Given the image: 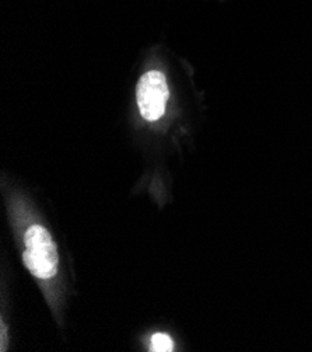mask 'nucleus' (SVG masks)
<instances>
[{
    "mask_svg": "<svg viewBox=\"0 0 312 352\" xmlns=\"http://www.w3.org/2000/svg\"><path fill=\"white\" fill-rule=\"evenodd\" d=\"M23 260L28 271L40 279H51L58 272L59 257L49 232L41 225H32L24 236Z\"/></svg>",
    "mask_w": 312,
    "mask_h": 352,
    "instance_id": "nucleus-1",
    "label": "nucleus"
},
{
    "mask_svg": "<svg viewBox=\"0 0 312 352\" xmlns=\"http://www.w3.org/2000/svg\"><path fill=\"white\" fill-rule=\"evenodd\" d=\"M137 105L146 121H157L163 117L168 100V87L165 76L158 70H150L139 80Z\"/></svg>",
    "mask_w": 312,
    "mask_h": 352,
    "instance_id": "nucleus-2",
    "label": "nucleus"
},
{
    "mask_svg": "<svg viewBox=\"0 0 312 352\" xmlns=\"http://www.w3.org/2000/svg\"><path fill=\"white\" fill-rule=\"evenodd\" d=\"M174 348V342L169 338V336L157 333L152 337V351L156 352H169Z\"/></svg>",
    "mask_w": 312,
    "mask_h": 352,
    "instance_id": "nucleus-3",
    "label": "nucleus"
}]
</instances>
